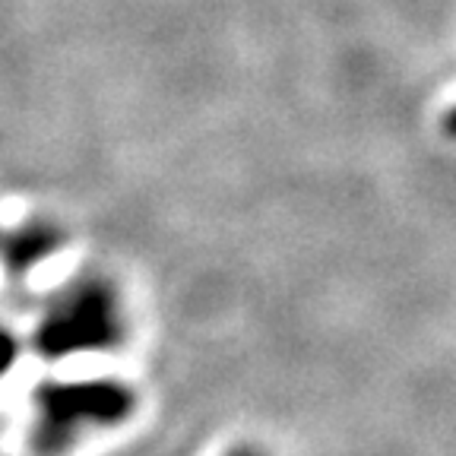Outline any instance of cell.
Wrapping results in <instances>:
<instances>
[{
	"mask_svg": "<svg viewBox=\"0 0 456 456\" xmlns=\"http://www.w3.org/2000/svg\"><path fill=\"white\" fill-rule=\"evenodd\" d=\"M127 409V390L118 384L48 387L38 399V435L45 441H70V428L83 421H111Z\"/></svg>",
	"mask_w": 456,
	"mask_h": 456,
	"instance_id": "cell-1",
	"label": "cell"
},
{
	"mask_svg": "<svg viewBox=\"0 0 456 456\" xmlns=\"http://www.w3.org/2000/svg\"><path fill=\"white\" fill-rule=\"evenodd\" d=\"M228 456H264L260 450H254V447H238V450H232Z\"/></svg>",
	"mask_w": 456,
	"mask_h": 456,
	"instance_id": "cell-2",
	"label": "cell"
}]
</instances>
